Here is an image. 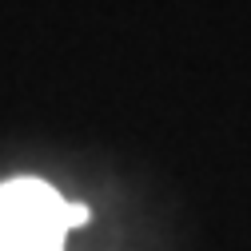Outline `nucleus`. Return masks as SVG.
<instances>
[{"label":"nucleus","instance_id":"f257e3e1","mask_svg":"<svg viewBox=\"0 0 251 251\" xmlns=\"http://www.w3.org/2000/svg\"><path fill=\"white\" fill-rule=\"evenodd\" d=\"M68 200L44 179L0 183V251H64Z\"/></svg>","mask_w":251,"mask_h":251}]
</instances>
